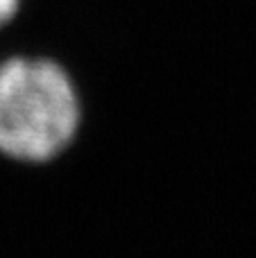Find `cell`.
Masks as SVG:
<instances>
[{
  "label": "cell",
  "instance_id": "7a4b0ae2",
  "mask_svg": "<svg viewBox=\"0 0 256 258\" xmlns=\"http://www.w3.org/2000/svg\"><path fill=\"white\" fill-rule=\"evenodd\" d=\"M23 3L25 0H0V34L16 23V18L23 12Z\"/></svg>",
  "mask_w": 256,
  "mask_h": 258
},
{
  "label": "cell",
  "instance_id": "6da1fadb",
  "mask_svg": "<svg viewBox=\"0 0 256 258\" xmlns=\"http://www.w3.org/2000/svg\"><path fill=\"white\" fill-rule=\"evenodd\" d=\"M82 125V100L71 71L48 54L0 59V152L45 163L59 156Z\"/></svg>",
  "mask_w": 256,
  "mask_h": 258
}]
</instances>
